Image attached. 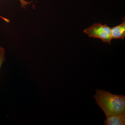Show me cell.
<instances>
[{
  "label": "cell",
  "instance_id": "5",
  "mask_svg": "<svg viewBox=\"0 0 125 125\" xmlns=\"http://www.w3.org/2000/svg\"><path fill=\"white\" fill-rule=\"evenodd\" d=\"M19 1L20 2L21 7L24 9H25L26 8V6H27L28 5L30 4L31 3V2H28V1H26L25 0H19ZM0 18H1V19H3V20L7 23L10 22V20L9 19H7V18L2 17L0 15Z\"/></svg>",
  "mask_w": 125,
  "mask_h": 125
},
{
  "label": "cell",
  "instance_id": "1",
  "mask_svg": "<svg viewBox=\"0 0 125 125\" xmlns=\"http://www.w3.org/2000/svg\"><path fill=\"white\" fill-rule=\"evenodd\" d=\"M94 98L106 115L125 113V96L97 89Z\"/></svg>",
  "mask_w": 125,
  "mask_h": 125
},
{
  "label": "cell",
  "instance_id": "2",
  "mask_svg": "<svg viewBox=\"0 0 125 125\" xmlns=\"http://www.w3.org/2000/svg\"><path fill=\"white\" fill-rule=\"evenodd\" d=\"M83 32L88 34L89 37L99 38L104 42L111 44L112 39L111 28L106 24L95 23L84 30Z\"/></svg>",
  "mask_w": 125,
  "mask_h": 125
},
{
  "label": "cell",
  "instance_id": "3",
  "mask_svg": "<svg viewBox=\"0 0 125 125\" xmlns=\"http://www.w3.org/2000/svg\"><path fill=\"white\" fill-rule=\"evenodd\" d=\"M106 125H125V113L106 115Z\"/></svg>",
  "mask_w": 125,
  "mask_h": 125
},
{
  "label": "cell",
  "instance_id": "6",
  "mask_svg": "<svg viewBox=\"0 0 125 125\" xmlns=\"http://www.w3.org/2000/svg\"><path fill=\"white\" fill-rule=\"evenodd\" d=\"M5 50L4 49L0 46V70L2 63L6 60L5 57Z\"/></svg>",
  "mask_w": 125,
  "mask_h": 125
},
{
  "label": "cell",
  "instance_id": "4",
  "mask_svg": "<svg viewBox=\"0 0 125 125\" xmlns=\"http://www.w3.org/2000/svg\"><path fill=\"white\" fill-rule=\"evenodd\" d=\"M112 39H125V20L121 24L111 28Z\"/></svg>",
  "mask_w": 125,
  "mask_h": 125
}]
</instances>
